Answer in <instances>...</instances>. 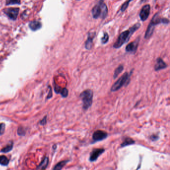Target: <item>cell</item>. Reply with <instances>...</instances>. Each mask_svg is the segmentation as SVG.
<instances>
[{"label": "cell", "instance_id": "cell-1", "mask_svg": "<svg viewBox=\"0 0 170 170\" xmlns=\"http://www.w3.org/2000/svg\"><path fill=\"white\" fill-rule=\"evenodd\" d=\"M141 27L140 23H137L130 27L128 30H125L120 34L115 43L113 44V47L115 49H119L123 44L128 42L132 35L138 30Z\"/></svg>", "mask_w": 170, "mask_h": 170}, {"label": "cell", "instance_id": "cell-2", "mask_svg": "<svg viewBox=\"0 0 170 170\" xmlns=\"http://www.w3.org/2000/svg\"><path fill=\"white\" fill-rule=\"evenodd\" d=\"M170 23L168 19L165 18L160 17L159 13H157L153 16L151 21H150L149 26L148 27L147 30L146 31L145 34V39H150L151 37L152 34L154 32L155 27V26L160 24H168Z\"/></svg>", "mask_w": 170, "mask_h": 170}, {"label": "cell", "instance_id": "cell-3", "mask_svg": "<svg viewBox=\"0 0 170 170\" xmlns=\"http://www.w3.org/2000/svg\"><path fill=\"white\" fill-rule=\"evenodd\" d=\"M108 8L103 1H99L92 9V14L94 19H104L108 14Z\"/></svg>", "mask_w": 170, "mask_h": 170}, {"label": "cell", "instance_id": "cell-4", "mask_svg": "<svg viewBox=\"0 0 170 170\" xmlns=\"http://www.w3.org/2000/svg\"><path fill=\"white\" fill-rule=\"evenodd\" d=\"M133 69H132L130 73L125 72L118 80L113 84L111 88L112 92L117 91L119 90L123 86H126L128 85L130 80V77L132 73H133Z\"/></svg>", "mask_w": 170, "mask_h": 170}, {"label": "cell", "instance_id": "cell-5", "mask_svg": "<svg viewBox=\"0 0 170 170\" xmlns=\"http://www.w3.org/2000/svg\"><path fill=\"white\" fill-rule=\"evenodd\" d=\"M80 97L83 102V109L85 110L88 109L91 106L93 102V91L90 89H87L80 93Z\"/></svg>", "mask_w": 170, "mask_h": 170}, {"label": "cell", "instance_id": "cell-6", "mask_svg": "<svg viewBox=\"0 0 170 170\" xmlns=\"http://www.w3.org/2000/svg\"><path fill=\"white\" fill-rule=\"evenodd\" d=\"M108 136V133L102 130H98L93 133L92 135V143L96 142L101 141L106 139Z\"/></svg>", "mask_w": 170, "mask_h": 170}, {"label": "cell", "instance_id": "cell-7", "mask_svg": "<svg viewBox=\"0 0 170 170\" xmlns=\"http://www.w3.org/2000/svg\"><path fill=\"white\" fill-rule=\"evenodd\" d=\"M20 9L18 8H9L5 9L4 13L10 19L16 20L19 14Z\"/></svg>", "mask_w": 170, "mask_h": 170}, {"label": "cell", "instance_id": "cell-8", "mask_svg": "<svg viewBox=\"0 0 170 170\" xmlns=\"http://www.w3.org/2000/svg\"><path fill=\"white\" fill-rule=\"evenodd\" d=\"M151 6L149 4H146L142 8L139 13V17L142 21H144L147 20L150 14Z\"/></svg>", "mask_w": 170, "mask_h": 170}, {"label": "cell", "instance_id": "cell-9", "mask_svg": "<svg viewBox=\"0 0 170 170\" xmlns=\"http://www.w3.org/2000/svg\"><path fill=\"white\" fill-rule=\"evenodd\" d=\"M139 41H140V37H138L135 41L129 43L127 45L125 48L126 52L130 53H135L137 50Z\"/></svg>", "mask_w": 170, "mask_h": 170}, {"label": "cell", "instance_id": "cell-10", "mask_svg": "<svg viewBox=\"0 0 170 170\" xmlns=\"http://www.w3.org/2000/svg\"><path fill=\"white\" fill-rule=\"evenodd\" d=\"M96 36V32H89L87 40L85 43V48L87 50H90L93 46V39Z\"/></svg>", "mask_w": 170, "mask_h": 170}, {"label": "cell", "instance_id": "cell-11", "mask_svg": "<svg viewBox=\"0 0 170 170\" xmlns=\"http://www.w3.org/2000/svg\"><path fill=\"white\" fill-rule=\"evenodd\" d=\"M105 152V149L103 148H97L93 150L90 153L89 157V161L90 162H95L97 160L99 157L102 154Z\"/></svg>", "mask_w": 170, "mask_h": 170}, {"label": "cell", "instance_id": "cell-12", "mask_svg": "<svg viewBox=\"0 0 170 170\" xmlns=\"http://www.w3.org/2000/svg\"><path fill=\"white\" fill-rule=\"evenodd\" d=\"M167 66V64L163 60V59L161 57H158L156 59V63L154 66L155 70L157 72L166 69Z\"/></svg>", "mask_w": 170, "mask_h": 170}, {"label": "cell", "instance_id": "cell-13", "mask_svg": "<svg viewBox=\"0 0 170 170\" xmlns=\"http://www.w3.org/2000/svg\"><path fill=\"white\" fill-rule=\"evenodd\" d=\"M54 90L56 93H60L63 97H66L69 94V91L67 88H61L60 87H59L57 85H56L54 88Z\"/></svg>", "mask_w": 170, "mask_h": 170}, {"label": "cell", "instance_id": "cell-14", "mask_svg": "<svg viewBox=\"0 0 170 170\" xmlns=\"http://www.w3.org/2000/svg\"><path fill=\"white\" fill-rule=\"evenodd\" d=\"M29 27L32 30L35 31V30H39L42 27V24L40 21H31L29 24Z\"/></svg>", "mask_w": 170, "mask_h": 170}, {"label": "cell", "instance_id": "cell-15", "mask_svg": "<svg viewBox=\"0 0 170 170\" xmlns=\"http://www.w3.org/2000/svg\"><path fill=\"white\" fill-rule=\"evenodd\" d=\"M49 163V158L47 157L44 158L41 163L40 164L39 166H37V170H44L47 168Z\"/></svg>", "mask_w": 170, "mask_h": 170}, {"label": "cell", "instance_id": "cell-16", "mask_svg": "<svg viewBox=\"0 0 170 170\" xmlns=\"http://www.w3.org/2000/svg\"><path fill=\"white\" fill-rule=\"evenodd\" d=\"M70 160H66L59 162L55 165L53 170H62L67 163H69Z\"/></svg>", "mask_w": 170, "mask_h": 170}, {"label": "cell", "instance_id": "cell-17", "mask_svg": "<svg viewBox=\"0 0 170 170\" xmlns=\"http://www.w3.org/2000/svg\"><path fill=\"white\" fill-rule=\"evenodd\" d=\"M135 143V142L134 140H133V139L130 137H126L125 138L123 142L121 144V147H124L129 146V145L134 144Z\"/></svg>", "mask_w": 170, "mask_h": 170}, {"label": "cell", "instance_id": "cell-18", "mask_svg": "<svg viewBox=\"0 0 170 170\" xmlns=\"http://www.w3.org/2000/svg\"><path fill=\"white\" fill-rule=\"evenodd\" d=\"M123 70H124V66L122 64H120L115 70L114 75H113V79H116L118 77V76L123 72Z\"/></svg>", "mask_w": 170, "mask_h": 170}, {"label": "cell", "instance_id": "cell-19", "mask_svg": "<svg viewBox=\"0 0 170 170\" xmlns=\"http://www.w3.org/2000/svg\"><path fill=\"white\" fill-rule=\"evenodd\" d=\"M13 146H14L13 142H11L10 143L8 144L7 146L2 148L1 152L4 153H8L9 152L11 151V150L13 149Z\"/></svg>", "mask_w": 170, "mask_h": 170}, {"label": "cell", "instance_id": "cell-20", "mask_svg": "<svg viewBox=\"0 0 170 170\" xmlns=\"http://www.w3.org/2000/svg\"><path fill=\"white\" fill-rule=\"evenodd\" d=\"M9 160L6 156H0V165L4 166H7L9 165Z\"/></svg>", "mask_w": 170, "mask_h": 170}, {"label": "cell", "instance_id": "cell-21", "mask_svg": "<svg viewBox=\"0 0 170 170\" xmlns=\"http://www.w3.org/2000/svg\"><path fill=\"white\" fill-rule=\"evenodd\" d=\"M109 39V36L107 32H104L103 34V37L101 39V42L102 44H106L108 42Z\"/></svg>", "mask_w": 170, "mask_h": 170}, {"label": "cell", "instance_id": "cell-22", "mask_svg": "<svg viewBox=\"0 0 170 170\" xmlns=\"http://www.w3.org/2000/svg\"><path fill=\"white\" fill-rule=\"evenodd\" d=\"M131 1L129 0V1H126L125 2L123 3L121 7V8H120V11H121L122 12H124L126 10V9H127L129 4V3H130Z\"/></svg>", "mask_w": 170, "mask_h": 170}, {"label": "cell", "instance_id": "cell-23", "mask_svg": "<svg viewBox=\"0 0 170 170\" xmlns=\"http://www.w3.org/2000/svg\"><path fill=\"white\" fill-rule=\"evenodd\" d=\"M18 134L19 136H24L26 134V131L24 130V128L21 126H20L17 131Z\"/></svg>", "mask_w": 170, "mask_h": 170}, {"label": "cell", "instance_id": "cell-24", "mask_svg": "<svg viewBox=\"0 0 170 170\" xmlns=\"http://www.w3.org/2000/svg\"><path fill=\"white\" fill-rule=\"evenodd\" d=\"M5 128L6 126L4 123H0V135H2L4 133Z\"/></svg>", "mask_w": 170, "mask_h": 170}, {"label": "cell", "instance_id": "cell-25", "mask_svg": "<svg viewBox=\"0 0 170 170\" xmlns=\"http://www.w3.org/2000/svg\"><path fill=\"white\" fill-rule=\"evenodd\" d=\"M47 116H45V117H43V118L42 119V120H40V124L42 126H44L46 124V123H47Z\"/></svg>", "mask_w": 170, "mask_h": 170}, {"label": "cell", "instance_id": "cell-26", "mask_svg": "<svg viewBox=\"0 0 170 170\" xmlns=\"http://www.w3.org/2000/svg\"><path fill=\"white\" fill-rule=\"evenodd\" d=\"M20 1H7L6 2V5H11L14 4H19L20 3Z\"/></svg>", "mask_w": 170, "mask_h": 170}, {"label": "cell", "instance_id": "cell-27", "mask_svg": "<svg viewBox=\"0 0 170 170\" xmlns=\"http://www.w3.org/2000/svg\"><path fill=\"white\" fill-rule=\"evenodd\" d=\"M158 137H158L157 135H152V136H151L150 139H151L153 141H155L156 140H158Z\"/></svg>", "mask_w": 170, "mask_h": 170}]
</instances>
